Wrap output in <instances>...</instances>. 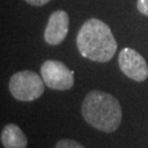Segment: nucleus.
<instances>
[{"mask_svg": "<svg viewBox=\"0 0 148 148\" xmlns=\"http://www.w3.org/2000/svg\"><path fill=\"white\" fill-rule=\"evenodd\" d=\"M29 5H34V7H42V5L48 3L51 0H24Z\"/></svg>", "mask_w": 148, "mask_h": 148, "instance_id": "10", "label": "nucleus"}, {"mask_svg": "<svg viewBox=\"0 0 148 148\" xmlns=\"http://www.w3.org/2000/svg\"><path fill=\"white\" fill-rule=\"evenodd\" d=\"M43 78L31 70H23L14 74L9 81V90L13 98L19 101H33L44 92Z\"/></svg>", "mask_w": 148, "mask_h": 148, "instance_id": "3", "label": "nucleus"}, {"mask_svg": "<svg viewBox=\"0 0 148 148\" xmlns=\"http://www.w3.org/2000/svg\"><path fill=\"white\" fill-rule=\"evenodd\" d=\"M69 27L68 13L64 10L54 11L48 19L44 32L45 42L49 45H59L66 38Z\"/></svg>", "mask_w": 148, "mask_h": 148, "instance_id": "6", "label": "nucleus"}, {"mask_svg": "<svg viewBox=\"0 0 148 148\" xmlns=\"http://www.w3.org/2000/svg\"><path fill=\"white\" fill-rule=\"evenodd\" d=\"M81 112L88 124L106 133L116 131L122 121V109L119 100L103 91L95 90L86 95Z\"/></svg>", "mask_w": 148, "mask_h": 148, "instance_id": "2", "label": "nucleus"}, {"mask_svg": "<svg viewBox=\"0 0 148 148\" xmlns=\"http://www.w3.org/2000/svg\"><path fill=\"white\" fill-rule=\"evenodd\" d=\"M136 7L142 14L148 16V0H137Z\"/></svg>", "mask_w": 148, "mask_h": 148, "instance_id": "9", "label": "nucleus"}, {"mask_svg": "<svg viewBox=\"0 0 148 148\" xmlns=\"http://www.w3.org/2000/svg\"><path fill=\"white\" fill-rule=\"evenodd\" d=\"M76 42L80 54L97 63L111 60L117 49L110 27L99 19L87 20L80 27Z\"/></svg>", "mask_w": 148, "mask_h": 148, "instance_id": "1", "label": "nucleus"}, {"mask_svg": "<svg viewBox=\"0 0 148 148\" xmlns=\"http://www.w3.org/2000/svg\"><path fill=\"white\" fill-rule=\"evenodd\" d=\"M1 144L5 148H27V138L16 124H8L1 132Z\"/></svg>", "mask_w": 148, "mask_h": 148, "instance_id": "7", "label": "nucleus"}, {"mask_svg": "<svg viewBox=\"0 0 148 148\" xmlns=\"http://www.w3.org/2000/svg\"><path fill=\"white\" fill-rule=\"evenodd\" d=\"M119 65L123 74L135 81L142 82L148 78V66L146 60L133 48L125 47L120 52Z\"/></svg>", "mask_w": 148, "mask_h": 148, "instance_id": "5", "label": "nucleus"}, {"mask_svg": "<svg viewBox=\"0 0 148 148\" xmlns=\"http://www.w3.org/2000/svg\"><path fill=\"white\" fill-rule=\"evenodd\" d=\"M41 75L49 89L64 91L74 86V71L59 60H46L41 67Z\"/></svg>", "mask_w": 148, "mask_h": 148, "instance_id": "4", "label": "nucleus"}, {"mask_svg": "<svg viewBox=\"0 0 148 148\" xmlns=\"http://www.w3.org/2000/svg\"><path fill=\"white\" fill-rule=\"evenodd\" d=\"M55 148H85L81 144L74 139H62L56 144Z\"/></svg>", "mask_w": 148, "mask_h": 148, "instance_id": "8", "label": "nucleus"}]
</instances>
